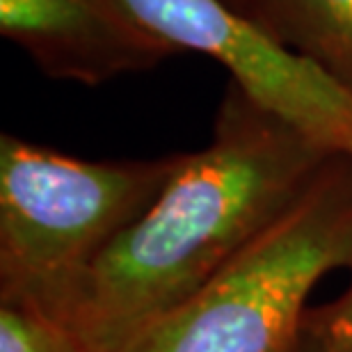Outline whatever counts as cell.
Returning a JSON list of instances; mask_svg holds the SVG:
<instances>
[{
	"instance_id": "6da1fadb",
	"label": "cell",
	"mask_w": 352,
	"mask_h": 352,
	"mask_svg": "<svg viewBox=\"0 0 352 352\" xmlns=\"http://www.w3.org/2000/svg\"><path fill=\"white\" fill-rule=\"evenodd\" d=\"M334 158L229 80L210 142L181 153L156 201L32 305L98 350L122 352L288 213Z\"/></svg>"
},
{
	"instance_id": "7a4b0ae2",
	"label": "cell",
	"mask_w": 352,
	"mask_h": 352,
	"mask_svg": "<svg viewBox=\"0 0 352 352\" xmlns=\"http://www.w3.org/2000/svg\"><path fill=\"white\" fill-rule=\"evenodd\" d=\"M352 270V160L334 158L295 206L122 352H298L314 286Z\"/></svg>"
},
{
	"instance_id": "3957f363",
	"label": "cell",
	"mask_w": 352,
	"mask_h": 352,
	"mask_svg": "<svg viewBox=\"0 0 352 352\" xmlns=\"http://www.w3.org/2000/svg\"><path fill=\"white\" fill-rule=\"evenodd\" d=\"M181 153L85 160L0 135V300L67 284L156 201Z\"/></svg>"
},
{
	"instance_id": "277c9868",
	"label": "cell",
	"mask_w": 352,
	"mask_h": 352,
	"mask_svg": "<svg viewBox=\"0 0 352 352\" xmlns=\"http://www.w3.org/2000/svg\"><path fill=\"white\" fill-rule=\"evenodd\" d=\"M151 30L220 62L245 94L352 160V89L222 0H126Z\"/></svg>"
},
{
	"instance_id": "5b68a950",
	"label": "cell",
	"mask_w": 352,
	"mask_h": 352,
	"mask_svg": "<svg viewBox=\"0 0 352 352\" xmlns=\"http://www.w3.org/2000/svg\"><path fill=\"white\" fill-rule=\"evenodd\" d=\"M0 34L48 78L101 85L181 55L126 0H0Z\"/></svg>"
},
{
	"instance_id": "8992f818",
	"label": "cell",
	"mask_w": 352,
	"mask_h": 352,
	"mask_svg": "<svg viewBox=\"0 0 352 352\" xmlns=\"http://www.w3.org/2000/svg\"><path fill=\"white\" fill-rule=\"evenodd\" d=\"M238 14L352 89V0H241Z\"/></svg>"
},
{
	"instance_id": "52a82bcc",
	"label": "cell",
	"mask_w": 352,
	"mask_h": 352,
	"mask_svg": "<svg viewBox=\"0 0 352 352\" xmlns=\"http://www.w3.org/2000/svg\"><path fill=\"white\" fill-rule=\"evenodd\" d=\"M0 352H103L41 307L0 300Z\"/></svg>"
},
{
	"instance_id": "ba28073f",
	"label": "cell",
	"mask_w": 352,
	"mask_h": 352,
	"mask_svg": "<svg viewBox=\"0 0 352 352\" xmlns=\"http://www.w3.org/2000/svg\"><path fill=\"white\" fill-rule=\"evenodd\" d=\"M302 336L314 352H352V281L336 300L309 309Z\"/></svg>"
},
{
	"instance_id": "9c48e42d",
	"label": "cell",
	"mask_w": 352,
	"mask_h": 352,
	"mask_svg": "<svg viewBox=\"0 0 352 352\" xmlns=\"http://www.w3.org/2000/svg\"><path fill=\"white\" fill-rule=\"evenodd\" d=\"M222 3H227L231 10H236V12H241V0H222Z\"/></svg>"
},
{
	"instance_id": "30bf717a",
	"label": "cell",
	"mask_w": 352,
	"mask_h": 352,
	"mask_svg": "<svg viewBox=\"0 0 352 352\" xmlns=\"http://www.w3.org/2000/svg\"><path fill=\"white\" fill-rule=\"evenodd\" d=\"M298 352H314L311 348H309V343L305 341V336H302V343H300V348H298Z\"/></svg>"
}]
</instances>
